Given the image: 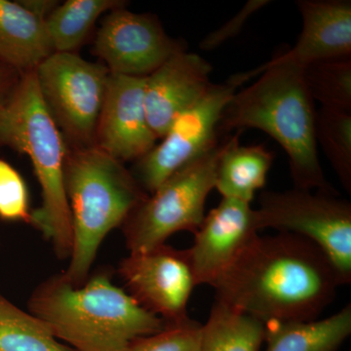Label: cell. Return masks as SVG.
<instances>
[{
  "mask_svg": "<svg viewBox=\"0 0 351 351\" xmlns=\"http://www.w3.org/2000/svg\"><path fill=\"white\" fill-rule=\"evenodd\" d=\"M341 286L329 258L292 233L255 237L212 287L216 301L263 324L315 320Z\"/></svg>",
  "mask_w": 351,
  "mask_h": 351,
  "instance_id": "cell-1",
  "label": "cell"
},
{
  "mask_svg": "<svg viewBox=\"0 0 351 351\" xmlns=\"http://www.w3.org/2000/svg\"><path fill=\"white\" fill-rule=\"evenodd\" d=\"M258 75H262L257 82L235 92L228 101L221 113L219 132H265L287 152L295 189L338 195L321 167L316 110L304 82V69L288 63H265L232 75V80L240 86Z\"/></svg>",
  "mask_w": 351,
  "mask_h": 351,
  "instance_id": "cell-2",
  "label": "cell"
},
{
  "mask_svg": "<svg viewBox=\"0 0 351 351\" xmlns=\"http://www.w3.org/2000/svg\"><path fill=\"white\" fill-rule=\"evenodd\" d=\"M27 307L75 351H122L135 339L161 332L167 325L117 287L105 269L80 287L62 274L48 277L34 289Z\"/></svg>",
  "mask_w": 351,
  "mask_h": 351,
  "instance_id": "cell-3",
  "label": "cell"
},
{
  "mask_svg": "<svg viewBox=\"0 0 351 351\" xmlns=\"http://www.w3.org/2000/svg\"><path fill=\"white\" fill-rule=\"evenodd\" d=\"M64 182L73 223V250L63 276L80 287L89 272L101 242L149 193L124 163L99 147H69Z\"/></svg>",
  "mask_w": 351,
  "mask_h": 351,
  "instance_id": "cell-4",
  "label": "cell"
},
{
  "mask_svg": "<svg viewBox=\"0 0 351 351\" xmlns=\"http://www.w3.org/2000/svg\"><path fill=\"white\" fill-rule=\"evenodd\" d=\"M0 145L29 157L41 193L29 225L50 242L57 258H69L73 223L64 182L68 145L41 100L34 71L23 75L0 117Z\"/></svg>",
  "mask_w": 351,
  "mask_h": 351,
  "instance_id": "cell-5",
  "label": "cell"
},
{
  "mask_svg": "<svg viewBox=\"0 0 351 351\" xmlns=\"http://www.w3.org/2000/svg\"><path fill=\"white\" fill-rule=\"evenodd\" d=\"M230 135L170 176L129 215L122 233L130 254L166 244L179 232L195 233L205 217V203L215 189L219 156Z\"/></svg>",
  "mask_w": 351,
  "mask_h": 351,
  "instance_id": "cell-6",
  "label": "cell"
},
{
  "mask_svg": "<svg viewBox=\"0 0 351 351\" xmlns=\"http://www.w3.org/2000/svg\"><path fill=\"white\" fill-rule=\"evenodd\" d=\"M258 228H276L311 240L329 258L341 285L351 282V204L338 195L304 189L263 191Z\"/></svg>",
  "mask_w": 351,
  "mask_h": 351,
  "instance_id": "cell-7",
  "label": "cell"
},
{
  "mask_svg": "<svg viewBox=\"0 0 351 351\" xmlns=\"http://www.w3.org/2000/svg\"><path fill=\"white\" fill-rule=\"evenodd\" d=\"M46 110L69 147H93L110 71L75 53L54 52L34 71Z\"/></svg>",
  "mask_w": 351,
  "mask_h": 351,
  "instance_id": "cell-8",
  "label": "cell"
},
{
  "mask_svg": "<svg viewBox=\"0 0 351 351\" xmlns=\"http://www.w3.org/2000/svg\"><path fill=\"white\" fill-rule=\"evenodd\" d=\"M239 85L230 78L212 85L197 103L171 124L158 145L136 161L132 174L147 193H152L178 170L213 147L223 133L221 113Z\"/></svg>",
  "mask_w": 351,
  "mask_h": 351,
  "instance_id": "cell-9",
  "label": "cell"
},
{
  "mask_svg": "<svg viewBox=\"0 0 351 351\" xmlns=\"http://www.w3.org/2000/svg\"><path fill=\"white\" fill-rule=\"evenodd\" d=\"M119 274L128 294L145 311L167 324L189 319L186 306L196 283L188 250L163 244L129 254L120 261Z\"/></svg>",
  "mask_w": 351,
  "mask_h": 351,
  "instance_id": "cell-10",
  "label": "cell"
},
{
  "mask_svg": "<svg viewBox=\"0 0 351 351\" xmlns=\"http://www.w3.org/2000/svg\"><path fill=\"white\" fill-rule=\"evenodd\" d=\"M182 50L186 44L170 38L156 15L132 12L126 7L105 16L93 46L94 54L110 73L141 77Z\"/></svg>",
  "mask_w": 351,
  "mask_h": 351,
  "instance_id": "cell-11",
  "label": "cell"
},
{
  "mask_svg": "<svg viewBox=\"0 0 351 351\" xmlns=\"http://www.w3.org/2000/svg\"><path fill=\"white\" fill-rule=\"evenodd\" d=\"M145 77L110 73L108 78L94 145L123 163L136 162L156 145L145 110Z\"/></svg>",
  "mask_w": 351,
  "mask_h": 351,
  "instance_id": "cell-12",
  "label": "cell"
},
{
  "mask_svg": "<svg viewBox=\"0 0 351 351\" xmlns=\"http://www.w3.org/2000/svg\"><path fill=\"white\" fill-rule=\"evenodd\" d=\"M258 230L257 213L250 203L221 198L205 215L195 233V244L188 249L196 286H213L258 237Z\"/></svg>",
  "mask_w": 351,
  "mask_h": 351,
  "instance_id": "cell-13",
  "label": "cell"
},
{
  "mask_svg": "<svg viewBox=\"0 0 351 351\" xmlns=\"http://www.w3.org/2000/svg\"><path fill=\"white\" fill-rule=\"evenodd\" d=\"M213 66L200 55L180 51L145 77V105L152 133L161 140L173 121L207 93Z\"/></svg>",
  "mask_w": 351,
  "mask_h": 351,
  "instance_id": "cell-14",
  "label": "cell"
},
{
  "mask_svg": "<svg viewBox=\"0 0 351 351\" xmlns=\"http://www.w3.org/2000/svg\"><path fill=\"white\" fill-rule=\"evenodd\" d=\"M302 29L292 49L267 64L288 63L304 69L329 60L351 58L350 0H298Z\"/></svg>",
  "mask_w": 351,
  "mask_h": 351,
  "instance_id": "cell-15",
  "label": "cell"
},
{
  "mask_svg": "<svg viewBox=\"0 0 351 351\" xmlns=\"http://www.w3.org/2000/svg\"><path fill=\"white\" fill-rule=\"evenodd\" d=\"M53 53L46 23L18 1L0 0V62L25 75Z\"/></svg>",
  "mask_w": 351,
  "mask_h": 351,
  "instance_id": "cell-16",
  "label": "cell"
},
{
  "mask_svg": "<svg viewBox=\"0 0 351 351\" xmlns=\"http://www.w3.org/2000/svg\"><path fill=\"white\" fill-rule=\"evenodd\" d=\"M241 133L237 131L230 135L219 156L215 189L223 198H233L251 204L256 191L265 188L274 154L263 145H240Z\"/></svg>",
  "mask_w": 351,
  "mask_h": 351,
  "instance_id": "cell-17",
  "label": "cell"
},
{
  "mask_svg": "<svg viewBox=\"0 0 351 351\" xmlns=\"http://www.w3.org/2000/svg\"><path fill=\"white\" fill-rule=\"evenodd\" d=\"M265 325L267 351H337L351 334V304L322 320Z\"/></svg>",
  "mask_w": 351,
  "mask_h": 351,
  "instance_id": "cell-18",
  "label": "cell"
},
{
  "mask_svg": "<svg viewBox=\"0 0 351 351\" xmlns=\"http://www.w3.org/2000/svg\"><path fill=\"white\" fill-rule=\"evenodd\" d=\"M265 337L262 321L216 301L201 327L200 351H260Z\"/></svg>",
  "mask_w": 351,
  "mask_h": 351,
  "instance_id": "cell-19",
  "label": "cell"
},
{
  "mask_svg": "<svg viewBox=\"0 0 351 351\" xmlns=\"http://www.w3.org/2000/svg\"><path fill=\"white\" fill-rule=\"evenodd\" d=\"M126 6L123 0H68L60 3L45 22L54 52L75 53L103 14Z\"/></svg>",
  "mask_w": 351,
  "mask_h": 351,
  "instance_id": "cell-20",
  "label": "cell"
},
{
  "mask_svg": "<svg viewBox=\"0 0 351 351\" xmlns=\"http://www.w3.org/2000/svg\"><path fill=\"white\" fill-rule=\"evenodd\" d=\"M0 351H75L0 293Z\"/></svg>",
  "mask_w": 351,
  "mask_h": 351,
  "instance_id": "cell-21",
  "label": "cell"
},
{
  "mask_svg": "<svg viewBox=\"0 0 351 351\" xmlns=\"http://www.w3.org/2000/svg\"><path fill=\"white\" fill-rule=\"evenodd\" d=\"M315 138L343 188L351 193V112L321 107L316 110Z\"/></svg>",
  "mask_w": 351,
  "mask_h": 351,
  "instance_id": "cell-22",
  "label": "cell"
},
{
  "mask_svg": "<svg viewBox=\"0 0 351 351\" xmlns=\"http://www.w3.org/2000/svg\"><path fill=\"white\" fill-rule=\"evenodd\" d=\"M304 77L321 107L351 112V58L309 64L304 69Z\"/></svg>",
  "mask_w": 351,
  "mask_h": 351,
  "instance_id": "cell-23",
  "label": "cell"
},
{
  "mask_svg": "<svg viewBox=\"0 0 351 351\" xmlns=\"http://www.w3.org/2000/svg\"><path fill=\"white\" fill-rule=\"evenodd\" d=\"M201 327L191 318L167 324L162 331L135 339L122 351H200Z\"/></svg>",
  "mask_w": 351,
  "mask_h": 351,
  "instance_id": "cell-24",
  "label": "cell"
},
{
  "mask_svg": "<svg viewBox=\"0 0 351 351\" xmlns=\"http://www.w3.org/2000/svg\"><path fill=\"white\" fill-rule=\"evenodd\" d=\"M29 189L24 178L5 159L0 158V219L31 223Z\"/></svg>",
  "mask_w": 351,
  "mask_h": 351,
  "instance_id": "cell-25",
  "label": "cell"
},
{
  "mask_svg": "<svg viewBox=\"0 0 351 351\" xmlns=\"http://www.w3.org/2000/svg\"><path fill=\"white\" fill-rule=\"evenodd\" d=\"M269 3V0H250L247 2L234 17L228 21L223 27H219L202 39L199 43L200 49L211 51L218 48L228 39L235 38L243 29L244 25L252 15Z\"/></svg>",
  "mask_w": 351,
  "mask_h": 351,
  "instance_id": "cell-26",
  "label": "cell"
},
{
  "mask_svg": "<svg viewBox=\"0 0 351 351\" xmlns=\"http://www.w3.org/2000/svg\"><path fill=\"white\" fill-rule=\"evenodd\" d=\"M22 73L0 62V117L19 87Z\"/></svg>",
  "mask_w": 351,
  "mask_h": 351,
  "instance_id": "cell-27",
  "label": "cell"
},
{
  "mask_svg": "<svg viewBox=\"0 0 351 351\" xmlns=\"http://www.w3.org/2000/svg\"><path fill=\"white\" fill-rule=\"evenodd\" d=\"M29 13L46 22L61 2L58 0H17Z\"/></svg>",
  "mask_w": 351,
  "mask_h": 351,
  "instance_id": "cell-28",
  "label": "cell"
}]
</instances>
